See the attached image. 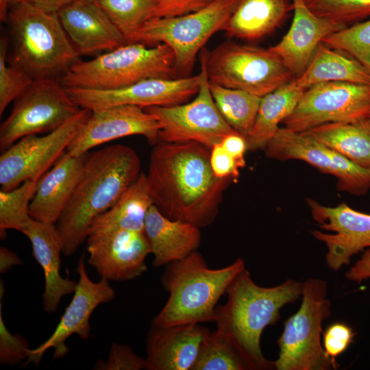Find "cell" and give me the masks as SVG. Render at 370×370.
<instances>
[{"instance_id": "1", "label": "cell", "mask_w": 370, "mask_h": 370, "mask_svg": "<svg viewBox=\"0 0 370 370\" xmlns=\"http://www.w3.org/2000/svg\"><path fill=\"white\" fill-rule=\"evenodd\" d=\"M153 146L146 174L153 205L171 219L200 228L212 224L233 180L214 175L210 150L197 142Z\"/></svg>"}, {"instance_id": "2", "label": "cell", "mask_w": 370, "mask_h": 370, "mask_svg": "<svg viewBox=\"0 0 370 370\" xmlns=\"http://www.w3.org/2000/svg\"><path fill=\"white\" fill-rule=\"evenodd\" d=\"M140 160L131 147L116 144L88 153L80 177L56 223L62 253L71 256L88 238L91 225L139 177Z\"/></svg>"}, {"instance_id": "3", "label": "cell", "mask_w": 370, "mask_h": 370, "mask_svg": "<svg viewBox=\"0 0 370 370\" xmlns=\"http://www.w3.org/2000/svg\"><path fill=\"white\" fill-rule=\"evenodd\" d=\"M302 283L288 279L273 287L256 284L245 269L229 285L227 299L216 308L217 330L232 343L247 369H275L274 362L267 360L260 347L263 330L280 319V310L293 303L302 295Z\"/></svg>"}, {"instance_id": "4", "label": "cell", "mask_w": 370, "mask_h": 370, "mask_svg": "<svg viewBox=\"0 0 370 370\" xmlns=\"http://www.w3.org/2000/svg\"><path fill=\"white\" fill-rule=\"evenodd\" d=\"M166 265L162 283L169 297L153 319L159 326L214 322L219 299L245 269L241 258L225 267L210 269L197 251Z\"/></svg>"}, {"instance_id": "5", "label": "cell", "mask_w": 370, "mask_h": 370, "mask_svg": "<svg viewBox=\"0 0 370 370\" xmlns=\"http://www.w3.org/2000/svg\"><path fill=\"white\" fill-rule=\"evenodd\" d=\"M5 21L13 45L12 64L33 79L60 77L79 61L58 12L23 1L10 8Z\"/></svg>"}, {"instance_id": "6", "label": "cell", "mask_w": 370, "mask_h": 370, "mask_svg": "<svg viewBox=\"0 0 370 370\" xmlns=\"http://www.w3.org/2000/svg\"><path fill=\"white\" fill-rule=\"evenodd\" d=\"M177 76L175 54L167 45L148 47L134 42L90 60L78 61L58 79L66 88L112 90L145 79Z\"/></svg>"}, {"instance_id": "7", "label": "cell", "mask_w": 370, "mask_h": 370, "mask_svg": "<svg viewBox=\"0 0 370 370\" xmlns=\"http://www.w3.org/2000/svg\"><path fill=\"white\" fill-rule=\"evenodd\" d=\"M302 301L299 310L284 324L277 341V370H331L337 364L325 353L321 336L322 323L331 315V301L327 297V282L308 278L302 283Z\"/></svg>"}, {"instance_id": "8", "label": "cell", "mask_w": 370, "mask_h": 370, "mask_svg": "<svg viewBox=\"0 0 370 370\" xmlns=\"http://www.w3.org/2000/svg\"><path fill=\"white\" fill-rule=\"evenodd\" d=\"M239 1L213 0L189 14L149 19L131 42L167 45L174 52L178 77L190 76L197 53L215 33L223 30Z\"/></svg>"}, {"instance_id": "9", "label": "cell", "mask_w": 370, "mask_h": 370, "mask_svg": "<svg viewBox=\"0 0 370 370\" xmlns=\"http://www.w3.org/2000/svg\"><path fill=\"white\" fill-rule=\"evenodd\" d=\"M201 52L209 82L223 87L262 97L294 79L270 48L226 41L211 51Z\"/></svg>"}, {"instance_id": "10", "label": "cell", "mask_w": 370, "mask_h": 370, "mask_svg": "<svg viewBox=\"0 0 370 370\" xmlns=\"http://www.w3.org/2000/svg\"><path fill=\"white\" fill-rule=\"evenodd\" d=\"M80 109L59 79H34L14 100L10 115L1 124V151L25 136L56 130Z\"/></svg>"}, {"instance_id": "11", "label": "cell", "mask_w": 370, "mask_h": 370, "mask_svg": "<svg viewBox=\"0 0 370 370\" xmlns=\"http://www.w3.org/2000/svg\"><path fill=\"white\" fill-rule=\"evenodd\" d=\"M199 75V90L191 101L144 108L159 124L160 141L197 142L211 150L225 136L237 132L225 121L214 101L202 54Z\"/></svg>"}, {"instance_id": "12", "label": "cell", "mask_w": 370, "mask_h": 370, "mask_svg": "<svg viewBox=\"0 0 370 370\" xmlns=\"http://www.w3.org/2000/svg\"><path fill=\"white\" fill-rule=\"evenodd\" d=\"M370 118V84L328 82L306 88L285 127L297 132L330 123H354Z\"/></svg>"}, {"instance_id": "13", "label": "cell", "mask_w": 370, "mask_h": 370, "mask_svg": "<svg viewBox=\"0 0 370 370\" xmlns=\"http://www.w3.org/2000/svg\"><path fill=\"white\" fill-rule=\"evenodd\" d=\"M90 114L81 108L56 130L45 136H25L1 152V190H12L28 180L38 181L66 151Z\"/></svg>"}, {"instance_id": "14", "label": "cell", "mask_w": 370, "mask_h": 370, "mask_svg": "<svg viewBox=\"0 0 370 370\" xmlns=\"http://www.w3.org/2000/svg\"><path fill=\"white\" fill-rule=\"evenodd\" d=\"M199 81L197 75L175 79H149L112 90L66 88V90L79 108L92 112L121 105L145 108L186 103L197 93Z\"/></svg>"}, {"instance_id": "15", "label": "cell", "mask_w": 370, "mask_h": 370, "mask_svg": "<svg viewBox=\"0 0 370 370\" xmlns=\"http://www.w3.org/2000/svg\"><path fill=\"white\" fill-rule=\"evenodd\" d=\"M76 271L79 275L74 295L49 338L35 349H30L29 356L22 367L29 362L37 365L43 354L50 348L54 349L53 358L64 357L69 348L65 342L72 334H77L86 340L90 334L89 319L94 310L101 304L112 301L116 295L109 280L101 278L99 282L92 281L86 272L84 256L78 260Z\"/></svg>"}, {"instance_id": "16", "label": "cell", "mask_w": 370, "mask_h": 370, "mask_svg": "<svg viewBox=\"0 0 370 370\" xmlns=\"http://www.w3.org/2000/svg\"><path fill=\"white\" fill-rule=\"evenodd\" d=\"M307 204L320 228L312 235L328 249L325 262L330 269L337 271L348 265L351 258L370 247V214L355 210L343 202L335 207L323 206L308 199Z\"/></svg>"}, {"instance_id": "17", "label": "cell", "mask_w": 370, "mask_h": 370, "mask_svg": "<svg viewBox=\"0 0 370 370\" xmlns=\"http://www.w3.org/2000/svg\"><path fill=\"white\" fill-rule=\"evenodd\" d=\"M88 262L101 278L125 281L140 276L151 254L144 232L111 230L90 232L87 238Z\"/></svg>"}, {"instance_id": "18", "label": "cell", "mask_w": 370, "mask_h": 370, "mask_svg": "<svg viewBox=\"0 0 370 370\" xmlns=\"http://www.w3.org/2000/svg\"><path fill=\"white\" fill-rule=\"evenodd\" d=\"M156 118L136 106L121 105L91 111L66 151L73 156L86 154L92 148L111 140L134 135L144 136L152 145L159 140Z\"/></svg>"}, {"instance_id": "19", "label": "cell", "mask_w": 370, "mask_h": 370, "mask_svg": "<svg viewBox=\"0 0 370 370\" xmlns=\"http://www.w3.org/2000/svg\"><path fill=\"white\" fill-rule=\"evenodd\" d=\"M291 1L293 10L291 27L280 41L269 48L297 78L305 71L323 39L347 26L317 16L305 0Z\"/></svg>"}, {"instance_id": "20", "label": "cell", "mask_w": 370, "mask_h": 370, "mask_svg": "<svg viewBox=\"0 0 370 370\" xmlns=\"http://www.w3.org/2000/svg\"><path fill=\"white\" fill-rule=\"evenodd\" d=\"M58 14L79 55L98 56L127 43L122 33L95 1L74 0Z\"/></svg>"}, {"instance_id": "21", "label": "cell", "mask_w": 370, "mask_h": 370, "mask_svg": "<svg viewBox=\"0 0 370 370\" xmlns=\"http://www.w3.org/2000/svg\"><path fill=\"white\" fill-rule=\"evenodd\" d=\"M209 332L199 323L171 326L153 323L147 341L146 369L191 370Z\"/></svg>"}, {"instance_id": "22", "label": "cell", "mask_w": 370, "mask_h": 370, "mask_svg": "<svg viewBox=\"0 0 370 370\" xmlns=\"http://www.w3.org/2000/svg\"><path fill=\"white\" fill-rule=\"evenodd\" d=\"M21 232L29 238L33 256L44 272L45 290L42 295L44 310L48 313L54 312L62 297L74 293L77 286L76 281L60 275L62 243L56 223L32 218Z\"/></svg>"}, {"instance_id": "23", "label": "cell", "mask_w": 370, "mask_h": 370, "mask_svg": "<svg viewBox=\"0 0 370 370\" xmlns=\"http://www.w3.org/2000/svg\"><path fill=\"white\" fill-rule=\"evenodd\" d=\"M88 153L73 156L66 151L40 178L29 205L32 219L56 223L73 193Z\"/></svg>"}, {"instance_id": "24", "label": "cell", "mask_w": 370, "mask_h": 370, "mask_svg": "<svg viewBox=\"0 0 370 370\" xmlns=\"http://www.w3.org/2000/svg\"><path fill=\"white\" fill-rule=\"evenodd\" d=\"M145 233L154 256L155 267L186 258L197 251L201 241L200 227L169 219L154 205L147 212Z\"/></svg>"}, {"instance_id": "25", "label": "cell", "mask_w": 370, "mask_h": 370, "mask_svg": "<svg viewBox=\"0 0 370 370\" xmlns=\"http://www.w3.org/2000/svg\"><path fill=\"white\" fill-rule=\"evenodd\" d=\"M291 9L288 0H240L223 31L230 37L260 39L278 27Z\"/></svg>"}, {"instance_id": "26", "label": "cell", "mask_w": 370, "mask_h": 370, "mask_svg": "<svg viewBox=\"0 0 370 370\" xmlns=\"http://www.w3.org/2000/svg\"><path fill=\"white\" fill-rule=\"evenodd\" d=\"M264 150L269 158L282 161L302 160L333 176L337 171L338 153L305 132H297L280 127Z\"/></svg>"}, {"instance_id": "27", "label": "cell", "mask_w": 370, "mask_h": 370, "mask_svg": "<svg viewBox=\"0 0 370 370\" xmlns=\"http://www.w3.org/2000/svg\"><path fill=\"white\" fill-rule=\"evenodd\" d=\"M306 89L299 86L295 79L262 97L258 113L246 138L247 149H264L269 140L294 110Z\"/></svg>"}, {"instance_id": "28", "label": "cell", "mask_w": 370, "mask_h": 370, "mask_svg": "<svg viewBox=\"0 0 370 370\" xmlns=\"http://www.w3.org/2000/svg\"><path fill=\"white\" fill-rule=\"evenodd\" d=\"M295 79L304 89L328 82L370 84V71L354 58L321 42L305 71Z\"/></svg>"}, {"instance_id": "29", "label": "cell", "mask_w": 370, "mask_h": 370, "mask_svg": "<svg viewBox=\"0 0 370 370\" xmlns=\"http://www.w3.org/2000/svg\"><path fill=\"white\" fill-rule=\"evenodd\" d=\"M152 205L147 175L141 171L119 200L94 221L89 234L111 230L144 232L146 216Z\"/></svg>"}, {"instance_id": "30", "label": "cell", "mask_w": 370, "mask_h": 370, "mask_svg": "<svg viewBox=\"0 0 370 370\" xmlns=\"http://www.w3.org/2000/svg\"><path fill=\"white\" fill-rule=\"evenodd\" d=\"M306 133L354 163L370 169V118L354 123H330Z\"/></svg>"}, {"instance_id": "31", "label": "cell", "mask_w": 370, "mask_h": 370, "mask_svg": "<svg viewBox=\"0 0 370 370\" xmlns=\"http://www.w3.org/2000/svg\"><path fill=\"white\" fill-rule=\"evenodd\" d=\"M210 89L223 119L236 132L247 138L254 123L262 97L212 82H210Z\"/></svg>"}, {"instance_id": "32", "label": "cell", "mask_w": 370, "mask_h": 370, "mask_svg": "<svg viewBox=\"0 0 370 370\" xmlns=\"http://www.w3.org/2000/svg\"><path fill=\"white\" fill-rule=\"evenodd\" d=\"M130 43L134 34L149 19L158 0H96Z\"/></svg>"}, {"instance_id": "33", "label": "cell", "mask_w": 370, "mask_h": 370, "mask_svg": "<svg viewBox=\"0 0 370 370\" xmlns=\"http://www.w3.org/2000/svg\"><path fill=\"white\" fill-rule=\"evenodd\" d=\"M240 355L219 331L209 332L204 338L191 370H245Z\"/></svg>"}, {"instance_id": "34", "label": "cell", "mask_w": 370, "mask_h": 370, "mask_svg": "<svg viewBox=\"0 0 370 370\" xmlns=\"http://www.w3.org/2000/svg\"><path fill=\"white\" fill-rule=\"evenodd\" d=\"M37 182L28 180L10 190L0 191V232L5 236L6 230L21 232L32 217L30 202L35 194Z\"/></svg>"}, {"instance_id": "35", "label": "cell", "mask_w": 370, "mask_h": 370, "mask_svg": "<svg viewBox=\"0 0 370 370\" xmlns=\"http://www.w3.org/2000/svg\"><path fill=\"white\" fill-rule=\"evenodd\" d=\"M322 42L354 58L370 71V17L328 36Z\"/></svg>"}, {"instance_id": "36", "label": "cell", "mask_w": 370, "mask_h": 370, "mask_svg": "<svg viewBox=\"0 0 370 370\" xmlns=\"http://www.w3.org/2000/svg\"><path fill=\"white\" fill-rule=\"evenodd\" d=\"M305 2L317 16L345 26L370 17V0H305Z\"/></svg>"}, {"instance_id": "37", "label": "cell", "mask_w": 370, "mask_h": 370, "mask_svg": "<svg viewBox=\"0 0 370 370\" xmlns=\"http://www.w3.org/2000/svg\"><path fill=\"white\" fill-rule=\"evenodd\" d=\"M8 38L0 40V116L8 105L20 96L32 84L33 79L23 70L11 64L7 65Z\"/></svg>"}, {"instance_id": "38", "label": "cell", "mask_w": 370, "mask_h": 370, "mask_svg": "<svg viewBox=\"0 0 370 370\" xmlns=\"http://www.w3.org/2000/svg\"><path fill=\"white\" fill-rule=\"evenodd\" d=\"M0 302V363L16 365L26 360L30 350L26 338L19 334H12L6 328L2 316Z\"/></svg>"}, {"instance_id": "39", "label": "cell", "mask_w": 370, "mask_h": 370, "mask_svg": "<svg viewBox=\"0 0 370 370\" xmlns=\"http://www.w3.org/2000/svg\"><path fill=\"white\" fill-rule=\"evenodd\" d=\"M95 369L99 370H140L146 369L145 359L136 355L126 345L113 343L106 361L98 360Z\"/></svg>"}, {"instance_id": "40", "label": "cell", "mask_w": 370, "mask_h": 370, "mask_svg": "<svg viewBox=\"0 0 370 370\" xmlns=\"http://www.w3.org/2000/svg\"><path fill=\"white\" fill-rule=\"evenodd\" d=\"M354 336L353 329L346 323H333L323 332V345L326 354L336 362V358L346 351Z\"/></svg>"}, {"instance_id": "41", "label": "cell", "mask_w": 370, "mask_h": 370, "mask_svg": "<svg viewBox=\"0 0 370 370\" xmlns=\"http://www.w3.org/2000/svg\"><path fill=\"white\" fill-rule=\"evenodd\" d=\"M210 162L214 175L220 178H232L239 176V169L243 166L231 156L220 143L210 150Z\"/></svg>"}, {"instance_id": "42", "label": "cell", "mask_w": 370, "mask_h": 370, "mask_svg": "<svg viewBox=\"0 0 370 370\" xmlns=\"http://www.w3.org/2000/svg\"><path fill=\"white\" fill-rule=\"evenodd\" d=\"M213 0H158L157 7L151 18L173 17L189 14L206 7Z\"/></svg>"}, {"instance_id": "43", "label": "cell", "mask_w": 370, "mask_h": 370, "mask_svg": "<svg viewBox=\"0 0 370 370\" xmlns=\"http://www.w3.org/2000/svg\"><path fill=\"white\" fill-rule=\"evenodd\" d=\"M220 144L243 167L245 166V153L247 149V144L244 136L238 132H234L225 136Z\"/></svg>"}, {"instance_id": "44", "label": "cell", "mask_w": 370, "mask_h": 370, "mask_svg": "<svg viewBox=\"0 0 370 370\" xmlns=\"http://www.w3.org/2000/svg\"><path fill=\"white\" fill-rule=\"evenodd\" d=\"M23 264L21 258L12 251L4 246L0 247V273H4L13 266Z\"/></svg>"}, {"instance_id": "45", "label": "cell", "mask_w": 370, "mask_h": 370, "mask_svg": "<svg viewBox=\"0 0 370 370\" xmlns=\"http://www.w3.org/2000/svg\"><path fill=\"white\" fill-rule=\"evenodd\" d=\"M47 12H58L74 0H24Z\"/></svg>"}, {"instance_id": "46", "label": "cell", "mask_w": 370, "mask_h": 370, "mask_svg": "<svg viewBox=\"0 0 370 370\" xmlns=\"http://www.w3.org/2000/svg\"><path fill=\"white\" fill-rule=\"evenodd\" d=\"M24 0H0V18L5 21L10 8L20 1Z\"/></svg>"}, {"instance_id": "47", "label": "cell", "mask_w": 370, "mask_h": 370, "mask_svg": "<svg viewBox=\"0 0 370 370\" xmlns=\"http://www.w3.org/2000/svg\"><path fill=\"white\" fill-rule=\"evenodd\" d=\"M87 1H95L96 0H87Z\"/></svg>"}]
</instances>
